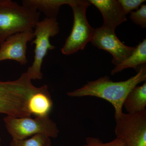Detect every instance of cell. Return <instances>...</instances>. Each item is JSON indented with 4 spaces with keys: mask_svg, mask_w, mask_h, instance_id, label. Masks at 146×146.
Masks as SVG:
<instances>
[{
    "mask_svg": "<svg viewBox=\"0 0 146 146\" xmlns=\"http://www.w3.org/2000/svg\"><path fill=\"white\" fill-rule=\"evenodd\" d=\"M129 16L131 20L142 28L146 27V5H143L136 11H131Z\"/></svg>",
    "mask_w": 146,
    "mask_h": 146,
    "instance_id": "obj_16",
    "label": "cell"
},
{
    "mask_svg": "<svg viewBox=\"0 0 146 146\" xmlns=\"http://www.w3.org/2000/svg\"><path fill=\"white\" fill-rule=\"evenodd\" d=\"M50 138L44 134H38L29 139L16 140L12 139L10 146H50Z\"/></svg>",
    "mask_w": 146,
    "mask_h": 146,
    "instance_id": "obj_15",
    "label": "cell"
},
{
    "mask_svg": "<svg viewBox=\"0 0 146 146\" xmlns=\"http://www.w3.org/2000/svg\"><path fill=\"white\" fill-rule=\"evenodd\" d=\"M36 88L26 72L16 80L0 81V113L15 117H31L29 102Z\"/></svg>",
    "mask_w": 146,
    "mask_h": 146,
    "instance_id": "obj_2",
    "label": "cell"
},
{
    "mask_svg": "<svg viewBox=\"0 0 146 146\" xmlns=\"http://www.w3.org/2000/svg\"><path fill=\"white\" fill-rule=\"evenodd\" d=\"M146 80V67L142 65L136 75L125 81L114 82L108 76L89 81L81 88L67 93L71 97L93 96L109 102L115 109V120L123 113L124 101L129 93L135 86Z\"/></svg>",
    "mask_w": 146,
    "mask_h": 146,
    "instance_id": "obj_1",
    "label": "cell"
},
{
    "mask_svg": "<svg viewBox=\"0 0 146 146\" xmlns=\"http://www.w3.org/2000/svg\"><path fill=\"white\" fill-rule=\"evenodd\" d=\"M102 13L104 29L115 31L118 25L127 21L125 13L119 0H89Z\"/></svg>",
    "mask_w": 146,
    "mask_h": 146,
    "instance_id": "obj_10",
    "label": "cell"
},
{
    "mask_svg": "<svg viewBox=\"0 0 146 146\" xmlns=\"http://www.w3.org/2000/svg\"><path fill=\"white\" fill-rule=\"evenodd\" d=\"M40 17V12L28 6L0 0V44L13 35L33 30Z\"/></svg>",
    "mask_w": 146,
    "mask_h": 146,
    "instance_id": "obj_3",
    "label": "cell"
},
{
    "mask_svg": "<svg viewBox=\"0 0 146 146\" xmlns=\"http://www.w3.org/2000/svg\"><path fill=\"white\" fill-rule=\"evenodd\" d=\"M119 1L126 15L130 13L132 10L138 9L141 4L145 1L144 0H119Z\"/></svg>",
    "mask_w": 146,
    "mask_h": 146,
    "instance_id": "obj_18",
    "label": "cell"
},
{
    "mask_svg": "<svg viewBox=\"0 0 146 146\" xmlns=\"http://www.w3.org/2000/svg\"><path fill=\"white\" fill-rule=\"evenodd\" d=\"M123 106L127 113L133 114L146 109V82L134 87L125 98Z\"/></svg>",
    "mask_w": 146,
    "mask_h": 146,
    "instance_id": "obj_13",
    "label": "cell"
},
{
    "mask_svg": "<svg viewBox=\"0 0 146 146\" xmlns=\"http://www.w3.org/2000/svg\"><path fill=\"white\" fill-rule=\"evenodd\" d=\"M72 0H24L22 4L27 5L42 12L46 18H56L60 7L63 5H69Z\"/></svg>",
    "mask_w": 146,
    "mask_h": 146,
    "instance_id": "obj_12",
    "label": "cell"
},
{
    "mask_svg": "<svg viewBox=\"0 0 146 146\" xmlns=\"http://www.w3.org/2000/svg\"><path fill=\"white\" fill-rule=\"evenodd\" d=\"M146 63V40L140 43L135 47L130 56L123 62L115 66L111 71V74L114 75L124 69L133 68L137 71L139 65Z\"/></svg>",
    "mask_w": 146,
    "mask_h": 146,
    "instance_id": "obj_14",
    "label": "cell"
},
{
    "mask_svg": "<svg viewBox=\"0 0 146 146\" xmlns=\"http://www.w3.org/2000/svg\"><path fill=\"white\" fill-rule=\"evenodd\" d=\"M85 141L86 143L83 146H124L122 140L117 138L110 142L104 143L99 138L88 137Z\"/></svg>",
    "mask_w": 146,
    "mask_h": 146,
    "instance_id": "obj_17",
    "label": "cell"
},
{
    "mask_svg": "<svg viewBox=\"0 0 146 146\" xmlns=\"http://www.w3.org/2000/svg\"><path fill=\"white\" fill-rule=\"evenodd\" d=\"M115 121V134L124 146H146V109L133 114L123 112Z\"/></svg>",
    "mask_w": 146,
    "mask_h": 146,
    "instance_id": "obj_7",
    "label": "cell"
},
{
    "mask_svg": "<svg viewBox=\"0 0 146 146\" xmlns=\"http://www.w3.org/2000/svg\"><path fill=\"white\" fill-rule=\"evenodd\" d=\"M35 38L34 31L19 33L8 37L0 44V62L15 60L21 65L28 63L27 57V44Z\"/></svg>",
    "mask_w": 146,
    "mask_h": 146,
    "instance_id": "obj_9",
    "label": "cell"
},
{
    "mask_svg": "<svg viewBox=\"0 0 146 146\" xmlns=\"http://www.w3.org/2000/svg\"><path fill=\"white\" fill-rule=\"evenodd\" d=\"M0 146H1V138H0Z\"/></svg>",
    "mask_w": 146,
    "mask_h": 146,
    "instance_id": "obj_19",
    "label": "cell"
},
{
    "mask_svg": "<svg viewBox=\"0 0 146 146\" xmlns=\"http://www.w3.org/2000/svg\"><path fill=\"white\" fill-rule=\"evenodd\" d=\"M53 101L47 85L37 87L31 97L29 107L31 115L36 117L48 116L53 107Z\"/></svg>",
    "mask_w": 146,
    "mask_h": 146,
    "instance_id": "obj_11",
    "label": "cell"
},
{
    "mask_svg": "<svg viewBox=\"0 0 146 146\" xmlns=\"http://www.w3.org/2000/svg\"><path fill=\"white\" fill-rule=\"evenodd\" d=\"M91 42L95 46L110 53L113 56L112 64L115 66L129 57L135 48L124 44L118 39L114 31L102 27L95 29Z\"/></svg>",
    "mask_w": 146,
    "mask_h": 146,
    "instance_id": "obj_8",
    "label": "cell"
},
{
    "mask_svg": "<svg viewBox=\"0 0 146 146\" xmlns=\"http://www.w3.org/2000/svg\"><path fill=\"white\" fill-rule=\"evenodd\" d=\"M4 121L7 130L13 140H24L38 134L56 138L59 133L56 123L50 119L49 115L35 118L7 116L4 118Z\"/></svg>",
    "mask_w": 146,
    "mask_h": 146,
    "instance_id": "obj_6",
    "label": "cell"
},
{
    "mask_svg": "<svg viewBox=\"0 0 146 146\" xmlns=\"http://www.w3.org/2000/svg\"><path fill=\"white\" fill-rule=\"evenodd\" d=\"M91 5L86 0H72L69 5L74 13V24L70 34L61 48L63 54L69 55L83 50L93 39L95 29L89 25L86 15V9Z\"/></svg>",
    "mask_w": 146,
    "mask_h": 146,
    "instance_id": "obj_4",
    "label": "cell"
},
{
    "mask_svg": "<svg viewBox=\"0 0 146 146\" xmlns=\"http://www.w3.org/2000/svg\"><path fill=\"white\" fill-rule=\"evenodd\" d=\"M34 29L35 38L31 42V44L35 45L34 60L26 72L31 80L43 78L41 68L44 58L49 50L56 48L50 42V38L57 35L60 30L56 18H45L39 21Z\"/></svg>",
    "mask_w": 146,
    "mask_h": 146,
    "instance_id": "obj_5",
    "label": "cell"
}]
</instances>
